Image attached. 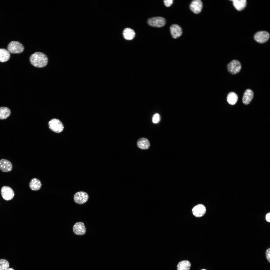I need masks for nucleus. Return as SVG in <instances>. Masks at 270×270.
I'll return each mask as SVG.
<instances>
[{"label":"nucleus","mask_w":270,"mask_h":270,"mask_svg":"<svg viewBox=\"0 0 270 270\" xmlns=\"http://www.w3.org/2000/svg\"><path fill=\"white\" fill-rule=\"evenodd\" d=\"M30 61L31 64L34 66L42 68L47 65L48 58L45 54L41 52H37L30 56Z\"/></svg>","instance_id":"1"},{"label":"nucleus","mask_w":270,"mask_h":270,"mask_svg":"<svg viewBox=\"0 0 270 270\" xmlns=\"http://www.w3.org/2000/svg\"><path fill=\"white\" fill-rule=\"evenodd\" d=\"M7 49L10 53L19 54L24 51V47L22 44L19 42L17 41H12L8 44Z\"/></svg>","instance_id":"2"},{"label":"nucleus","mask_w":270,"mask_h":270,"mask_svg":"<svg viewBox=\"0 0 270 270\" xmlns=\"http://www.w3.org/2000/svg\"><path fill=\"white\" fill-rule=\"evenodd\" d=\"M48 124L50 129L55 132H60L64 129L62 123L58 119H52L49 121Z\"/></svg>","instance_id":"3"},{"label":"nucleus","mask_w":270,"mask_h":270,"mask_svg":"<svg viewBox=\"0 0 270 270\" xmlns=\"http://www.w3.org/2000/svg\"><path fill=\"white\" fill-rule=\"evenodd\" d=\"M242 68L240 62L237 60H233L230 62L227 65L228 72L232 74H236L240 72Z\"/></svg>","instance_id":"4"},{"label":"nucleus","mask_w":270,"mask_h":270,"mask_svg":"<svg viewBox=\"0 0 270 270\" xmlns=\"http://www.w3.org/2000/svg\"><path fill=\"white\" fill-rule=\"evenodd\" d=\"M148 23L150 26L155 27H161L165 24L166 20L164 18L157 16L151 18L148 20Z\"/></svg>","instance_id":"5"},{"label":"nucleus","mask_w":270,"mask_h":270,"mask_svg":"<svg viewBox=\"0 0 270 270\" xmlns=\"http://www.w3.org/2000/svg\"><path fill=\"white\" fill-rule=\"evenodd\" d=\"M0 192L2 198L7 201L12 200L14 196L13 190L8 186H4L2 187L1 189Z\"/></svg>","instance_id":"6"},{"label":"nucleus","mask_w":270,"mask_h":270,"mask_svg":"<svg viewBox=\"0 0 270 270\" xmlns=\"http://www.w3.org/2000/svg\"><path fill=\"white\" fill-rule=\"evenodd\" d=\"M88 195L87 193L80 191L76 192L74 194V198L76 203L80 204L85 203L88 200Z\"/></svg>","instance_id":"7"},{"label":"nucleus","mask_w":270,"mask_h":270,"mask_svg":"<svg viewBox=\"0 0 270 270\" xmlns=\"http://www.w3.org/2000/svg\"><path fill=\"white\" fill-rule=\"evenodd\" d=\"M270 38L269 34L266 31H260L256 33L254 39L258 42L263 43L266 42Z\"/></svg>","instance_id":"8"},{"label":"nucleus","mask_w":270,"mask_h":270,"mask_svg":"<svg viewBox=\"0 0 270 270\" xmlns=\"http://www.w3.org/2000/svg\"><path fill=\"white\" fill-rule=\"evenodd\" d=\"M73 230L75 234L79 236L84 234L86 231L84 224L81 222H78L75 223L73 226Z\"/></svg>","instance_id":"9"},{"label":"nucleus","mask_w":270,"mask_h":270,"mask_svg":"<svg viewBox=\"0 0 270 270\" xmlns=\"http://www.w3.org/2000/svg\"><path fill=\"white\" fill-rule=\"evenodd\" d=\"M202 6V2L201 0H193L191 3L190 8L194 13L198 14L201 12Z\"/></svg>","instance_id":"10"},{"label":"nucleus","mask_w":270,"mask_h":270,"mask_svg":"<svg viewBox=\"0 0 270 270\" xmlns=\"http://www.w3.org/2000/svg\"><path fill=\"white\" fill-rule=\"evenodd\" d=\"M206 212L205 206L202 204H200L195 206L192 209L194 215L197 217H200L204 215Z\"/></svg>","instance_id":"11"},{"label":"nucleus","mask_w":270,"mask_h":270,"mask_svg":"<svg viewBox=\"0 0 270 270\" xmlns=\"http://www.w3.org/2000/svg\"><path fill=\"white\" fill-rule=\"evenodd\" d=\"M12 165L9 160L5 159L0 160V170L3 172H10L12 169Z\"/></svg>","instance_id":"12"},{"label":"nucleus","mask_w":270,"mask_h":270,"mask_svg":"<svg viewBox=\"0 0 270 270\" xmlns=\"http://www.w3.org/2000/svg\"><path fill=\"white\" fill-rule=\"evenodd\" d=\"M170 30L172 37L174 38H176L180 37L182 33L181 28L176 24H172L171 26Z\"/></svg>","instance_id":"13"},{"label":"nucleus","mask_w":270,"mask_h":270,"mask_svg":"<svg viewBox=\"0 0 270 270\" xmlns=\"http://www.w3.org/2000/svg\"><path fill=\"white\" fill-rule=\"evenodd\" d=\"M254 96L253 91L250 89H248L245 91L242 98L243 103L244 104H249L252 100Z\"/></svg>","instance_id":"14"},{"label":"nucleus","mask_w":270,"mask_h":270,"mask_svg":"<svg viewBox=\"0 0 270 270\" xmlns=\"http://www.w3.org/2000/svg\"><path fill=\"white\" fill-rule=\"evenodd\" d=\"M138 147L142 150H147L149 148L150 143L148 140L146 138H139L137 143Z\"/></svg>","instance_id":"15"},{"label":"nucleus","mask_w":270,"mask_h":270,"mask_svg":"<svg viewBox=\"0 0 270 270\" xmlns=\"http://www.w3.org/2000/svg\"><path fill=\"white\" fill-rule=\"evenodd\" d=\"M234 6L239 11L243 10L246 7L247 1L246 0H232Z\"/></svg>","instance_id":"16"},{"label":"nucleus","mask_w":270,"mask_h":270,"mask_svg":"<svg viewBox=\"0 0 270 270\" xmlns=\"http://www.w3.org/2000/svg\"><path fill=\"white\" fill-rule=\"evenodd\" d=\"M42 186L40 181L38 179L34 178L32 179L29 183L30 188L32 190L36 191L40 190Z\"/></svg>","instance_id":"17"},{"label":"nucleus","mask_w":270,"mask_h":270,"mask_svg":"<svg viewBox=\"0 0 270 270\" xmlns=\"http://www.w3.org/2000/svg\"><path fill=\"white\" fill-rule=\"evenodd\" d=\"M123 34L125 39L127 40H131L134 37L135 33L134 31L132 29L126 28L124 30Z\"/></svg>","instance_id":"18"},{"label":"nucleus","mask_w":270,"mask_h":270,"mask_svg":"<svg viewBox=\"0 0 270 270\" xmlns=\"http://www.w3.org/2000/svg\"><path fill=\"white\" fill-rule=\"evenodd\" d=\"M10 56L8 51L4 48H0V62H4L8 60Z\"/></svg>","instance_id":"19"},{"label":"nucleus","mask_w":270,"mask_h":270,"mask_svg":"<svg viewBox=\"0 0 270 270\" xmlns=\"http://www.w3.org/2000/svg\"><path fill=\"white\" fill-rule=\"evenodd\" d=\"M238 99V95L234 92H230L227 95V101L230 104L232 105L235 104L237 102Z\"/></svg>","instance_id":"20"},{"label":"nucleus","mask_w":270,"mask_h":270,"mask_svg":"<svg viewBox=\"0 0 270 270\" xmlns=\"http://www.w3.org/2000/svg\"><path fill=\"white\" fill-rule=\"evenodd\" d=\"M191 266L190 262L187 260H184L179 262L177 266V270H189Z\"/></svg>","instance_id":"21"},{"label":"nucleus","mask_w":270,"mask_h":270,"mask_svg":"<svg viewBox=\"0 0 270 270\" xmlns=\"http://www.w3.org/2000/svg\"><path fill=\"white\" fill-rule=\"evenodd\" d=\"M11 113L10 110L6 107H0V119L4 120L9 117Z\"/></svg>","instance_id":"22"},{"label":"nucleus","mask_w":270,"mask_h":270,"mask_svg":"<svg viewBox=\"0 0 270 270\" xmlns=\"http://www.w3.org/2000/svg\"><path fill=\"white\" fill-rule=\"evenodd\" d=\"M9 266V263L7 260L3 259L0 260V270H7Z\"/></svg>","instance_id":"23"},{"label":"nucleus","mask_w":270,"mask_h":270,"mask_svg":"<svg viewBox=\"0 0 270 270\" xmlns=\"http://www.w3.org/2000/svg\"><path fill=\"white\" fill-rule=\"evenodd\" d=\"M160 119L159 115L158 114L156 113L152 117V121L154 123H157L159 122Z\"/></svg>","instance_id":"24"},{"label":"nucleus","mask_w":270,"mask_h":270,"mask_svg":"<svg viewBox=\"0 0 270 270\" xmlns=\"http://www.w3.org/2000/svg\"><path fill=\"white\" fill-rule=\"evenodd\" d=\"M164 1L165 6L166 7H169L172 4L173 0H164Z\"/></svg>","instance_id":"25"},{"label":"nucleus","mask_w":270,"mask_h":270,"mask_svg":"<svg viewBox=\"0 0 270 270\" xmlns=\"http://www.w3.org/2000/svg\"><path fill=\"white\" fill-rule=\"evenodd\" d=\"M270 248L267 249L266 252V256L267 259L269 262H270Z\"/></svg>","instance_id":"26"},{"label":"nucleus","mask_w":270,"mask_h":270,"mask_svg":"<svg viewBox=\"0 0 270 270\" xmlns=\"http://www.w3.org/2000/svg\"><path fill=\"white\" fill-rule=\"evenodd\" d=\"M270 214L269 213L267 214L266 216V220L267 221L269 222H270Z\"/></svg>","instance_id":"27"},{"label":"nucleus","mask_w":270,"mask_h":270,"mask_svg":"<svg viewBox=\"0 0 270 270\" xmlns=\"http://www.w3.org/2000/svg\"><path fill=\"white\" fill-rule=\"evenodd\" d=\"M7 270H14L13 268H8Z\"/></svg>","instance_id":"28"},{"label":"nucleus","mask_w":270,"mask_h":270,"mask_svg":"<svg viewBox=\"0 0 270 270\" xmlns=\"http://www.w3.org/2000/svg\"><path fill=\"white\" fill-rule=\"evenodd\" d=\"M206 270V269H202V270Z\"/></svg>","instance_id":"29"}]
</instances>
